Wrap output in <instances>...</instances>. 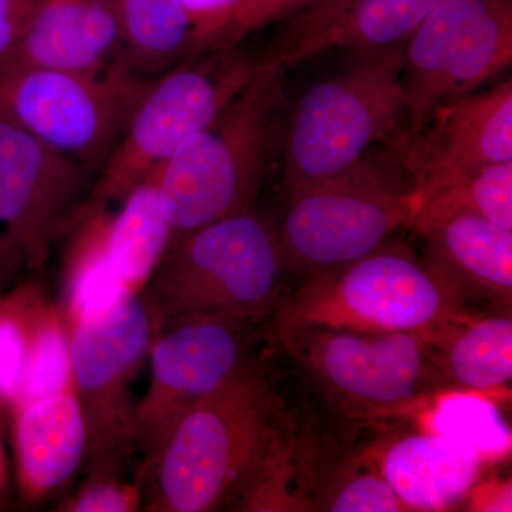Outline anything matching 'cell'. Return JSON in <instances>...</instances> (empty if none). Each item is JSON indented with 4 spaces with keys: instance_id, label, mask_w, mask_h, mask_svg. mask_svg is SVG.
<instances>
[{
    "instance_id": "34",
    "label": "cell",
    "mask_w": 512,
    "mask_h": 512,
    "mask_svg": "<svg viewBox=\"0 0 512 512\" xmlns=\"http://www.w3.org/2000/svg\"><path fill=\"white\" fill-rule=\"evenodd\" d=\"M0 471L3 473V453H2V444H0Z\"/></svg>"
},
{
    "instance_id": "1",
    "label": "cell",
    "mask_w": 512,
    "mask_h": 512,
    "mask_svg": "<svg viewBox=\"0 0 512 512\" xmlns=\"http://www.w3.org/2000/svg\"><path fill=\"white\" fill-rule=\"evenodd\" d=\"M302 406L274 339L185 414L144 468V511H302Z\"/></svg>"
},
{
    "instance_id": "18",
    "label": "cell",
    "mask_w": 512,
    "mask_h": 512,
    "mask_svg": "<svg viewBox=\"0 0 512 512\" xmlns=\"http://www.w3.org/2000/svg\"><path fill=\"white\" fill-rule=\"evenodd\" d=\"M423 251L434 268L471 308L484 303L511 313L512 231L480 215L458 214L420 232Z\"/></svg>"
},
{
    "instance_id": "16",
    "label": "cell",
    "mask_w": 512,
    "mask_h": 512,
    "mask_svg": "<svg viewBox=\"0 0 512 512\" xmlns=\"http://www.w3.org/2000/svg\"><path fill=\"white\" fill-rule=\"evenodd\" d=\"M121 45L123 35L114 0H45L0 72L100 73L109 69Z\"/></svg>"
},
{
    "instance_id": "35",
    "label": "cell",
    "mask_w": 512,
    "mask_h": 512,
    "mask_svg": "<svg viewBox=\"0 0 512 512\" xmlns=\"http://www.w3.org/2000/svg\"><path fill=\"white\" fill-rule=\"evenodd\" d=\"M2 483H3V473H2V471H0V487H2Z\"/></svg>"
},
{
    "instance_id": "21",
    "label": "cell",
    "mask_w": 512,
    "mask_h": 512,
    "mask_svg": "<svg viewBox=\"0 0 512 512\" xmlns=\"http://www.w3.org/2000/svg\"><path fill=\"white\" fill-rule=\"evenodd\" d=\"M109 220L104 237L107 261L131 292L140 293L154 275L173 242L165 215L157 173L124 198Z\"/></svg>"
},
{
    "instance_id": "11",
    "label": "cell",
    "mask_w": 512,
    "mask_h": 512,
    "mask_svg": "<svg viewBox=\"0 0 512 512\" xmlns=\"http://www.w3.org/2000/svg\"><path fill=\"white\" fill-rule=\"evenodd\" d=\"M512 63V0H444L402 50L404 134Z\"/></svg>"
},
{
    "instance_id": "2",
    "label": "cell",
    "mask_w": 512,
    "mask_h": 512,
    "mask_svg": "<svg viewBox=\"0 0 512 512\" xmlns=\"http://www.w3.org/2000/svg\"><path fill=\"white\" fill-rule=\"evenodd\" d=\"M286 70L271 56L210 126L157 171L174 239L254 210L284 144Z\"/></svg>"
},
{
    "instance_id": "8",
    "label": "cell",
    "mask_w": 512,
    "mask_h": 512,
    "mask_svg": "<svg viewBox=\"0 0 512 512\" xmlns=\"http://www.w3.org/2000/svg\"><path fill=\"white\" fill-rule=\"evenodd\" d=\"M241 45L192 56L153 80L104 161L84 208L123 202L188 138L220 116L268 59Z\"/></svg>"
},
{
    "instance_id": "22",
    "label": "cell",
    "mask_w": 512,
    "mask_h": 512,
    "mask_svg": "<svg viewBox=\"0 0 512 512\" xmlns=\"http://www.w3.org/2000/svg\"><path fill=\"white\" fill-rule=\"evenodd\" d=\"M80 235L70 251L59 306L66 328L113 311L130 289L107 261L104 237L110 217L106 208H84Z\"/></svg>"
},
{
    "instance_id": "12",
    "label": "cell",
    "mask_w": 512,
    "mask_h": 512,
    "mask_svg": "<svg viewBox=\"0 0 512 512\" xmlns=\"http://www.w3.org/2000/svg\"><path fill=\"white\" fill-rule=\"evenodd\" d=\"M158 330L140 293L109 313L67 328L73 392L87 427L90 470L113 471L136 450V406L130 386L146 362Z\"/></svg>"
},
{
    "instance_id": "31",
    "label": "cell",
    "mask_w": 512,
    "mask_h": 512,
    "mask_svg": "<svg viewBox=\"0 0 512 512\" xmlns=\"http://www.w3.org/2000/svg\"><path fill=\"white\" fill-rule=\"evenodd\" d=\"M45 0H0V70L8 64Z\"/></svg>"
},
{
    "instance_id": "36",
    "label": "cell",
    "mask_w": 512,
    "mask_h": 512,
    "mask_svg": "<svg viewBox=\"0 0 512 512\" xmlns=\"http://www.w3.org/2000/svg\"><path fill=\"white\" fill-rule=\"evenodd\" d=\"M3 259H2V249H0V265H2Z\"/></svg>"
},
{
    "instance_id": "25",
    "label": "cell",
    "mask_w": 512,
    "mask_h": 512,
    "mask_svg": "<svg viewBox=\"0 0 512 512\" xmlns=\"http://www.w3.org/2000/svg\"><path fill=\"white\" fill-rule=\"evenodd\" d=\"M458 214L480 215L512 231V161L491 164L431 194L414 212V234Z\"/></svg>"
},
{
    "instance_id": "19",
    "label": "cell",
    "mask_w": 512,
    "mask_h": 512,
    "mask_svg": "<svg viewBox=\"0 0 512 512\" xmlns=\"http://www.w3.org/2000/svg\"><path fill=\"white\" fill-rule=\"evenodd\" d=\"M13 453L26 501L43 500L66 484L87 457V427L73 390L12 410Z\"/></svg>"
},
{
    "instance_id": "30",
    "label": "cell",
    "mask_w": 512,
    "mask_h": 512,
    "mask_svg": "<svg viewBox=\"0 0 512 512\" xmlns=\"http://www.w3.org/2000/svg\"><path fill=\"white\" fill-rule=\"evenodd\" d=\"M141 485L123 483L111 471H97L60 510L72 512H133L143 508Z\"/></svg>"
},
{
    "instance_id": "29",
    "label": "cell",
    "mask_w": 512,
    "mask_h": 512,
    "mask_svg": "<svg viewBox=\"0 0 512 512\" xmlns=\"http://www.w3.org/2000/svg\"><path fill=\"white\" fill-rule=\"evenodd\" d=\"M28 345V325L15 292L0 295V404L9 410L22 390Z\"/></svg>"
},
{
    "instance_id": "24",
    "label": "cell",
    "mask_w": 512,
    "mask_h": 512,
    "mask_svg": "<svg viewBox=\"0 0 512 512\" xmlns=\"http://www.w3.org/2000/svg\"><path fill=\"white\" fill-rule=\"evenodd\" d=\"M119 15L126 62L160 69L188 59L192 19L183 0H114Z\"/></svg>"
},
{
    "instance_id": "14",
    "label": "cell",
    "mask_w": 512,
    "mask_h": 512,
    "mask_svg": "<svg viewBox=\"0 0 512 512\" xmlns=\"http://www.w3.org/2000/svg\"><path fill=\"white\" fill-rule=\"evenodd\" d=\"M392 143L416 212L441 188L487 165L512 161L511 80L441 107L416 134L402 133Z\"/></svg>"
},
{
    "instance_id": "17",
    "label": "cell",
    "mask_w": 512,
    "mask_h": 512,
    "mask_svg": "<svg viewBox=\"0 0 512 512\" xmlns=\"http://www.w3.org/2000/svg\"><path fill=\"white\" fill-rule=\"evenodd\" d=\"M409 511H447L473 491L485 458L434 431H416L367 451Z\"/></svg>"
},
{
    "instance_id": "4",
    "label": "cell",
    "mask_w": 512,
    "mask_h": 512,
    "mask_svg": "<svg viewBox=\"0 0 512 512\" xmlns=\"http://www.w3.org/2000/svg\"><path fill=\"white\" fill-rule=\"evenodd\" d=\"M291 289L275 222L252 210L174 239L140 295L161 328L187 316L271 320Z\"/></svg>"
},
{
    "instance_id": "26",
    "label": "cell",
    "mask_w": 512,
    "mask_h": 512,
    "mask_svg": "<svg viewBox=\"0 0 512 512\" xmlns=\"http://www.w3.org/2000/svg\"><path fill=\"white\" fill-rule=\"evenodd\" d=\"M323 2L326 0H232L224 8L192 22L188 57L241 45L252 33Z\"/></svg>"
},
{
    "instance_id": "15",
    "label": "cell",
    "mask_w": 512,
    "mask_h": 512,
    "mask_svg": "<svg viewBox=\"0 0 512 512\" xmlns=\"http://www.w3.org/2000/svg\"><path fill=\"white\" fill-rule=\"evenodd\" d=\"M444 0H326L271 53L285 70L332 49L382 52L406 45Z\"/></svg>"
},
{
    "instance_id": "7",
    "label": "cell",
    "mask_w": 512,
    "mask_h": 512,
    "mask_svg": "<svg viewBox=\"0 0 512 512\" xmlns=\"http://www.w3.org/2000/svg\"><path fill=\"white\" fill-rule=\"evenodd\" d=\"M402 50L353 53L348 67L303 93L286 121L284 192L343 174L403 133Z\"/></svg>"
},
{
    "instance_id": "33",
    "label": "cell",
    "mask_w": 512,
    "mask_h": 512,
    "mask_svg": "<svg viewBox=\"0 0 512 512\" xmlns=\"http://www.w3.org/2000/svg\"><path fill=\"white\" fill-rule=\"evenodd\" d=\"M183 2L187 6L188 12H190L192 22H194V20L202 18L208 13L224 8L232 0H183Z\"/></svg>"
},
{
    "instance_id": "6",
    "label": "cell",
    "mask_w": 512,
    "mask_h": 512,
    "mask_svg": "<svg viewBox=\"0 0 512 512\" xmlns=\"http://www.w3.org/2000/svg\"><path fill=\"white\" fill-rule=\"evenodd\" d=\"M474 315L439 269L403 242L299 282L274 325L366 333L421 332Z\"/></svg>"
},
{
    "instance_id": "9",
    "label": "cell",
    "mask_w": 512,
    "mask_h": 512,
    "mask_svg": "<svg viewBox=\"0 0 512 512\" xmlns=\"http://www.w3.org/2000/svg\"><path fill=\"white\" fill-rule=\"evenodd\" d=\"M154 79L124 59L106 73L0 72V117L84 165L103 163Z\"/></svg>"
},
{
    "instance_id": "23",
    "label": "cell",
    "mask_w": 512,
    "mask_h": 512,
    "mask_svg": "<svg viewBox=\"0 0 512 512\" xmlns=\"http://www.w3.org/2000/svg\"><path fill=\"white\" fill-rule=\"evenodd\" d=\"M13 292L25 316L29 338L25 379L15 410L33 400L73 390V376L69 333L59 306L33 282Z\"/></svg>"
},
{
    "instance_id": "28",
    "label": "cell",
    "mask_w": 512,
    "mask_h": 512,
    "mask_svg": "<svg viewBox=\"0 0 512 512\" xmlns=\"http://www.w3.org/2000/svg\"><path fill=\"white\" fill-rule=\"evenodd\" d=\"M313 511L407 512L369 453L350 463L316 498Z\"/></svg>"
},
{
    "instance_id": "5",
    "label": "cell",
    "mask_w": 512,
    "mask_h": 512,
    "mask_svg": "<svg viewBox=\"0 0 512 512\" xmlns=\"http://www.w3.org/2000/svg\"><path fill=\"white\" fill-rule=\"evenodd\" d=\"M413 214L409 177L394 147L382 156L366 154L329 180L285 192L275 229L292 289L372 254L409 229Z\"/></svg>"
},
{
    "instance_id": "10",
    "label": "cell",
    "mask_w": 512,
    "mask_h": 512,
    "mask_svg": "<svg viewBox=\"0 0 512 512\" xmlns=\"http://www.w3.org/2000/svg\"><path fill=\"white\" fill-rule=\"evenodd\" d=\"M271 320L187 316L165 322L151 345L150 384L136 406V450L143 470L178 421L228 382L271 339Z\"/></svg>"
},
{
    "instance_id": "3",
    "label": "cell",
    "mask_w": 512,
    "mask_h": 512,
    "mask_svg": "<svg viewBox=\"0 0 512 512\" xmlns=\"http://www.w3.org/2000/svg\"><path fill=\"white\" fill-rule=\"evenodd\" d=\"M451 323L421 332L366 333L271 322V333L333 412L369 424L453 393L439 360L441 335Z\"/></svg>"
},
{
    "instance_id": "13",
    "label": "cell",
    "mask_w": 512,
    "mask_h": 512,
    "mask_svg": "<svg viewBox=\"0 0 512 512\" xmlns=\"http://www.w3.org/2000/svg\"><path fill=\"white\" fill-rule=\"evenodd\" d=\"M86 168L0 117L2 259L32 271L45 266L89 200Z\"/></svg>"
},
{
    "instance_id": "27",
    "label": "cell",
    "mask_w": 512,
    "mask_h": 512,
    "mask_svg": "<svg viewBox=\"0 0 512 512\" xmlns=\"http://www.w3.org/2000/svg\"><path fill=\"white\" fill-rule=\"evenodd\" d=\"M431 431L474 448L487 460L507 453L511 433L494 403L476 393L443 394L431 412Z\"/></svg>"
},
{
    "instance_id": "20",
    "label": "cell",
    "mask_w": 512,
    "mask_h": 512,
    "mask_svg": "<svg viewBox=\"0 0 512 512\" xmlns=\"http://www.w3.org/2000/svg\"><path fill=\"white\" fill-rule=\"evenodd\" d=\"M439 360L451 392L494 393L512 377L511 313L470 315L448 325Z\"/></svg>"
},
{
    "instance_id": "32",
    "label": "cell",
    "mask_w": 512,
    "mask_h": 512,
    "mask_svg": "<svg viewBox=\"0 0 512 512\" xmlns=\"http://www.w3.org/2000/svg\"><path fill=\"white\" fill-rule=\"evenodd\" d=\"M480 511H511V485L503 484L491 488L487 494L478 497L477 508Z\"/></svg>"
}]
</instances>
